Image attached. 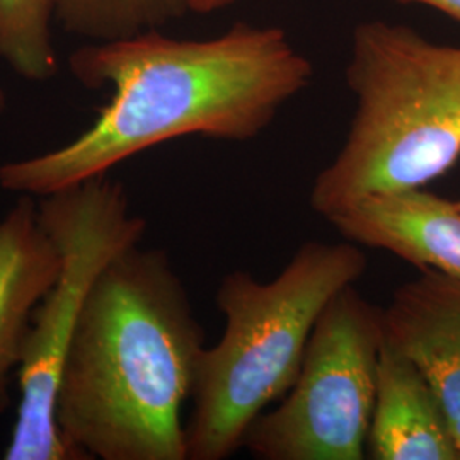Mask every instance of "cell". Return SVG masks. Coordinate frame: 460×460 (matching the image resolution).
<instances>
[{
	"instance_id": "3",
	"label": "cell",
	"mask_w": 460,
	"mask_h": 460,
	"mask_svg": "<svg viewBox=\"0 0 460 460\" xmlns=\"http://www.w3.org/2000/svg\"><path fill=\"white\" fill-rule=\"evenodd\" d=\"M358 244L305 243L279 277L226 275L217 305L226 317L220 341L205 348L186 427L188 460H224L244 447L247 429L294 387L315 321L329 300L367 271Z\"/></svg>"
},
{
	"instance_id": "8",
	"label": "cell",
	"mask_w": 460,
	"mask_h": 460,
	"mask_svg": "<svg viewBox=\"0 0 460 460\" xmlns=\"http://www.w3.org/2000/svg\"><path fill=\"white\" fill-rule=\"evenodd\" d=\"M329 224L358 246L389 251L397 258L460 279V208L423 188L363 197Z\"/></svg>"
},
{
	"instance_id": "13",
	"label": "cell",
	"mask_w": 460,
	"mask_h": 460,
	"mask_svg": "<svg viewBox=\"0 0 460 460\" xmlns=\"http://www.w3.org/2000/svg\"><path fill=\"white\" fill-rule=\"evenodd\" d=\"M399 2H421L440 9L445 14L460 21V0H399Z\"/></svg>"
},
{
	"instance_id": "12",
	"label": "cell",
	"mask_w": 460,
	"mask_h": 460,
	"mask_svg": "<svg viewBox=\"0 0 460 460\" xmlns=\"http://www.w3.org/2000/svg\"><path fill=\"white\" fill-rule=\"evenodd\" d=\"M55 14L57 0H0V60L28 81L43 83L58 72Z\"/></svg>"
},
{
	"instance_id": "14",
	"label": "cell",
	"mask_w": 460,
	"mask_h": 460,
	"mask_svg": "<svg viewBox=\"0 0 460 460\" xmlns=\"http://www.w3.org/2000/svg\"><path fill=\"white\" fill-rule=\"evenodd\" d=\"M232 0H186V5H188V11L207 14V13H212L215 9H220V7L227 5Z\"/></svg>"
},
{
	"instance_id": "4",
	"label": "cell",
	"mask_w": 460,
	"mask_h": 460,
	"mask_svg": "<svg viewBox=\"0 0 460 460\" xmlns=\"http://www.w3.org/2000/svg\"><path fill=\"white\" fill-rule=\"evenodd\" d=\"M346 79L355 118L311 190L324 218L363 197L425 188L460 157V49L368 22L355 30Z\"/></svg>"
},
{
	"instance_id": "10",
	"label": "cell",
	"mask_w": 460,
	"mask_h": 460,
	"mask_svg": "<svg viewBox=\"0 0 460 460\" xmlns=\"http://www.w3.org/2000/svg\"><path fill=\"white\" fill-rule=\"evenodd\" d=\"M367 454L374 460H460L459 445L427 378L385 340Z\"/></svg>"
},
{
	"instance_id": "15",
	"label": "cell",
	"mask_w": 460,
	"mask_h": 460,
	"mask_svg": "<svg viewBox=\"0 0 460 460\" xmlns=\"http://www.w3.org/2000/svg\"><path fill=\"white\" fill-rule=\"evenodd\" d=\"M5 108H7V96H5L4 89L0 87V115L5 111Z\"/></svg>"
},
{
	"instance_id": "9",
	"label": "cell",
	"mask_w": 460,
	"mask_h": 460,
	"mask_svg": "<svg viewBox=\"0 0 460 460\" xmlns=\"http://www.w3.org/2000/svg\"><path fill=\"white\" fill-rule=\"evenodd\" d=\"M60 270V254L38 218L33 197L21 195L0 218V416L26 351L33 314Z\"/></svg>"
},
{
	"instance_id": "11",
	"label": "cell",
	"mask_w": 460,
	"mask_h": 460,
	"mask_svg": "<svg viewBox=\"0 0 460 460\" xmlns=\"http://www.w3.org/2000/svg\"><path fill=\"white\" fill-rule=\"evenodd\" d=\"M186 11V0H57L55 17L68 33L96 43L150 31Z\"/></svg>"
},
{
	"instance_id": "2",
	"label": "cell",
	"mask_w": 460,
	"mask_h": 460,
	"mask_svg": "<svg viewBox=\"0 0 460 460\" xmlns=\"http://www.w3.org/2000/svg\"><path fill=\"white\" fill-rule=\"evenodd\" d=\"M203 331L163 249H127L94 283L57 389V425L81 460H188L181 412Z\"/></svg>"
},
{
	"instance_id": "5",
	"label": "cell",
	"mask_w": 460,
	"mask_h": 460,
	"mask_svg": "<svg viewBox=\"0 0 460 460\" xmlns=\"http://www.w3.org/2000/svg\"><path fill=\"white\" fill-rule=\"evenodd\" d=\"M38 218L60 270L38 304L17 374V420L5 460H81L57 425V389L72 332L106 266L140 244L147 222L132 214L125 186L101 174L41 197Z\"/></svg>"
},
{
	"instance_id": "7",
	"label": "cell",
	"mask_w": 460,
	"mask_h": 460,
	"mask_svg": "<svg viewBox=\"0 0 460 460\" xmlns=\"http://www.w3.org/2000/svg\"><path fill=\"white\" fill-rule=\"evenodd\" d=\"M382 326L384 340L427 378L460 450V279L421 270L395 288Z\"/></svg>"
},
{
	"instance_id": "16",
	"label": "cell",
	"mask_w": 460,
	"mask_h": 460,
	"mask_svg": "<svg viewBox=\"0 0 460 460\" xmlns=\"http://www.w3.org/2000/svg\"><path fill=\"white\" fill-rule=\"evenodd\" d=\"M456 203H457V207H459V208H460V198H459V199H457V201H456Z\"/></svg>"
},
{
	"instance_id": "6",
	"label": "cell",
	"mask_w": 460,
	"mask_h": 460,
	"mask_svg": "<svg viewBox=\"0 0 460 460\" xmlns=\"http://www.w3.org/2000/svg\"><path fill=\"white\" fill-rule=\"evenodd\" d=\"M384 343L382 309L349 285L315 321L294 387L244 447L261 460H362Z\"/></svg>"
},
{
	"instance_id": "1",
	"label": "cell",
	"mask_w": 460,
	"mask_h": 460,
	"mask_svg": "<svg viewBox=\"0 0 460 460\" xmlns=\"http://www.w3.org/2000/svg\"><path fill=\"white\" fill-rule=\"evenodd\" d=\"M70 66L84 85H111L113 96L64 147L0 165L2 190L45 197L186 135L251 140L313 77L283 31L246 24L207 41L152 30L89 43Z\"/></svg>"
}]
</instances>
